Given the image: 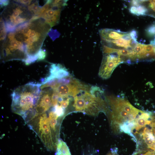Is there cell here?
Here are the masks:
<instances>
[{
  "label": "cell",
  "instance_id": "1",
  "mask_svg": "<svg viewBox=\"0 0 155 155\" xmlns=\"http://www.w3.org/2000/svg\"><path fill=\"white\" fill-rule=\"evenodd\" d=\"M40 83L31 82L19 86L11 95L13 112L24 119L28 116L32 118L35 114V108L39 100Z\"/></svg>",
  "mask_w": 155,
  "mask_h": 155
},
{
  "label": "cell",
  "instance_id": "2",
  "mask_svg": "<svg viewBox=\"0 0 155 155\" xmlns=\"http://www.w3.org/2000/svg\"><path fill=\"white\" fill-rule=\"evenodd\" d=\"M104 96V91L97 86L82 90L74 97L73 106L75 111L92 116L101 112L106 114L108 108Z\"/></svg>",
  "mask_w": 155,
  "mask_h": 155
},
{
  "label": "cell",
  "instance_id": "3",
  "mask_svg": "<svg viewBox=\"0 0 155 155\" xmlns=\"http://www.w3.org/2000/svg\"><path fill=\"white\" fill-rule=\"evenodd\" d=\"M111 124L116 129L124 124L134 121L143 111L134 107L124 98L114 96L106 97Z\"/></svg>",
  "mask_w": 155,
  "mask_h": 155
},
{
  "label": "cell",
  "instance_id": "4",
  "mask_svg": "<svg viewBox=\"0 0 155 155\" xmlns=\"http://www.w3.org/2000/svg\"><path fill=\"white\" fill-rule=\"evenodd\" d=\"M35 116L37 117L36 129L42 142L48 150H56L58 143L53 136L46 113L36 114Z\"/></svg>",
  "mask_w": 155,
  "mask_h": 155
},
{
  "label": "cell",
  "instance_id": "5",
  "mask_svg": "<svg viewBox=\"0 0 155 155\" xmlns=\"http://www.w3.org/2000/svg\"><path fill=\"white\" fill-rule=\"evenodd\" d=\"M67 1L48 0L41 7V13L37 16V18H43L51 27L55 26L59 23L61 10L65 6Z\"/></svg>",
  "mask_w": 155,
  "mask_h": 155
},
{
  "label": "cell",
  "instance_id": "6",
  "mask_svg": "<svg viewBox=\"0 0 155 155\" xmlns=\"http://www.w3.org/2000/svg\"><path fill=\"white\" fill-rule=\"evenodd\" d=\"M103 55L98 74L102 79H107L110 77L119 65L125 62L116 52L103 53Z\"/></svg>",
  "mask_w": 155,
  "mask_h": 155
},
{
  "label": "cell",
  "instance_id": "7",
  "mask_svg": "<svg viewBox=\"0 0 155 155\" xmlns=\"http://www.w3.org/2000/svg\"><path fill=\"white\" fill-rule=\"evenodd\" d=\"M128 32H123L113 29L104 28L99 31L101 42H107L123 37Z\"/></svg>",
  "mask_w": 155,
  "mask_h": 155
},
{
  "label": "cell",
  "instance_id": "8",
  "mask_svg": "<svg viewBox=\"0 0 155 155\" xmlns=\"http://www.w3.org/2000/svg\"><path fill=\"white\" fill-rule=\"evenodd\" d=\"M140 132V136L142 138L148 150L155 151V136L151 130L147 126L144 127Z\"/></svg>",
  "mask_w": 155,
  "mask_h": 155
},
{
  "label": "cell",
  "instance_id": "9",
  "mask_svg": "<svg viewBox=\"0 0 155 155\" xmlns=\"http://www.w3.org/2000/svg\"><path fill=\"white\" fill-rule=\"evenodd\" d=\"M49 120L50 127L51 129L54 137L57 142L59 140L57 137V119L59 117L55 112L51 111L49 113Z\"/></svg>",
  "mask_w": 155,
  "mask_h": 155
},
{
  "label": "cell",
  "instance_id": "10",
  "mask_svg": "<svg viewBox=\"0 0 155 155\" xmlns=\"http://www.w3.org/2000/svg\"><path fill=\"white\" fill-rule=\"evenodd\" d=\"M56 150V155H71L66 143L61 140H59Z\"/></svg>",
  "mask_w": 155,
  "mask_h": 155
},
{
  "label": "cell",
  "instance_id": "11",
  "mask_svg": "<svg viewBox=\"0 0 155 155\" xmlns=\"http://www.w3.org/2000/svg\"><path fill=\"white\" fill-rule=\"evenodd\" d=\"M147 8L144 5H140L135 6V15L137 16L144 15L147 12Z\"/></svg>",
  "mask_w": 155,
  "mask_h": 155
},
{
  "label": "cell",
  "instance_id": "12",
  "mask_svg": "<svg viewBox=\"0 0 155 155\" xmlns=\"http://www.w3.org/2000/svg\"><path fill=\"white\" fill-rule=\"evenodd\" d=\"M23 11L20 7L16 8L15 9H13L12 14L11 15L9 16V20L6 22L11 23L15 18L21 14Z\"/></svg>",
  "mask_w": 155,
  "mask_h": 155
},
{
  "label": "cell",
  "instance_id": "13",
  "mask_svg": "<svg viewBox=\"0 0 155 155\" xmlns=\"http://www.w3.org/2000/svg\"><path fill=\"white\" fill-rule=\"evenodd\" d=\"M147 35L149 37L154 36L155 38V24L149 26L146 30Z\"/></svg>",
  "mask_w": 155,
  "mask_h": 155
},
{
  "label": "cell",
  "instance_id": "14",
  "mask_svg": "<svg viewBox=\"0 0 155 155\" xmlns=\"http://www.w3.org/2000/svg\"><path fill=\"white\" fill-rule=\"evenodd\" d=\"M0 40L4 39L6 37V30L4 22L1 20Z\"/></svg>",
  "mask_w": 155,
  "mask_h": 155
},
{
  "label": "cell",
  "instance_id": "15",
  "mask_svg": "<svg viewBox=\"0 0 155 155\" xmlns=\"http://www.w3.org/2000/svg\"><path fill=\"white\" fill-rule=\"evenodd\" d=\"M46 56V52L44 50L40 49L37 54V61H42L45 59Z\"/></svg>",
  "mask_w": 155,
  "mask_h": 155
},
{
  "label": "cell",
  "instance_id": "16",
  "mask_svg": "<svg viewBox=\"0 0 155 155\" xmlns=\"http://www.w3.org/2000/svg\"><path fill=\"white\" fill-rule=\"evenodd\" d=\"M5 26L7 32L14 31L16 28V26L9 22H6Z\"/></svg>",
  "mask_w": 155,
  "mask_h": 155
},
{
  "label": "cell",
  "instance_id": "17",
  "mask_svg": "<svg viewBox=\"0 0 155 155\" xmlns=\"http://www.w3.org/2000/svg\"><path fill=\"white\" fill-rule=\"evenodd\" d=\"M145 1L132 0L131 1V6H137Z\"/></svg>",
  "mask_w": 155,
  "mask_h": 155
},
{
  "label": "cell",
  "instance_id": "18",
  "mask_svg": "<svg viewBox=\"0 0 155 155\" xmlns=\"http://www.w3.org/2000/svg\"><path fill=\"white\" fill-rule=\"evenodd\" d=\"M134 155H140V152L137 153ZM140 155H155V151L151 150H148L146 152H145L144 154Z\"/></svg>",
  "mask_w": 155,
  "mask_h": 155
},
{
  "label": "cell",
  "instance_id": "19",
  "mask_svg": "<svg viewBox=\"0 0 155 155\" xmlns=\"http://www.w3.org/2000/svg\"><path fill=\"white\" fill-rule=\"evenodd\" d=\"M149 7L153 11H155V0L149 1Z\"/></svg>",
  "mask_w": 155,
  "mask_h": 155
},
{
  "label": "cell",
  "instance_id": "20",
  "mask_svg": "<svg viewBox=\"0 0 155 155\" xmlns=\"http://www.w3.org/2000/svg\"><path fill=\"white\" fill-rule=\"evenodd\" d=\"M17 2L20 3L24 4L26 5H28L30 4L32 1V0H18L16 1Z\"/></svg>",
  "mask_w": 155,
  "mask_h": 155
},
{
  "label": "cell",
  "instance_id": "21",
  "mask_svg": "<svg viewBox=\"0 0 155 155\" xmlns=\"http://www.w3.org/2000/svg\"><path fill=\"white\" fill-rule=\"evenodd\" d=\"M9 2L8 0H0V5L1 6H5L7 5Z\"/></svg>",
  "mask_w": 155,
  "mask_h": 155
},
{
  "label": "cell",
  "instance_id": "22",
  "mask_svg": "<svg viewBox=\"0 0 155 155\" xmlns=\"http://www.w3.org/2000/svg\"><path fill=\"white\" fill-rule=\"evenodd\" d=\"M106 155H117L115 152V150H112L110 152H109Z\"/></svg>",
  "mask_w": 155,
  "mask_h": 155
},
{
  "label": "cell",
  "instance_id": "23",
  "mask_svg": "<svg viewBox=\"0 0 155 155\" xmlns=\"http://www.w3.org/2000/svg\"></svg>",
  "mask_w": 155,
  "mask_h": 155
}]
</instances>
